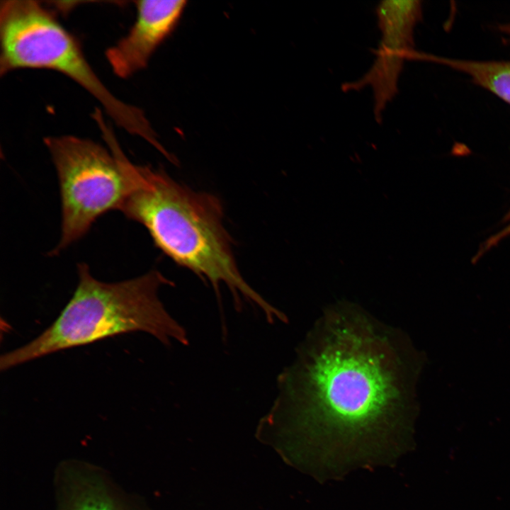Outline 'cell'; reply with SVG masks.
Returning a JSON list of instances; mask_svg holds the SVG:
<instances>
[{"mask_svg":"<svg viewBox=\"0 0 510 510\" xmlns=\"http://www.w3.org/2000/svg\"><path fill=\"white\" fill-rule=\"evenodd\" d=\"M504 226L495 234L484 240L474 256L472 261L477 262L484 254L497 246L500 242L510 236V209L503 219Z\"/></svg>","mask_w":510,"mask_h":510,"instance_id":"obj_10","label":"cell"},{"mask_svg":"<svg viewBox=\"0 0 510 510\" xmlns=\"http://www.w3.org/2000/svg\"><path fill=\"white\" fill-rule=\"evenodd\" d=\"M187 3L185 0L135 1V21L126 35L106 51L114 74L126 79L145 68L153 53L177 27Z\"/></svg>","mask_w":510,"mask_h":510,"instance_id":"obj_8","label":"cell"},{"mask_svg":"<svg viewBox=\"0 0 510 510\" xmlns=\"http://www.w3.org/2000/svg\"><path fill=\"white\" fill-rule=\"evenodd\" d=\"M44 142L56 169L61 200V235L50 252L53 256L82 238L101 215L119 210L127 184L108 148L70 135L47 137Z\"/></svg>","mask_w":510,"mask_h":510,"instance_id":"obj_5","label":"cell"},{"mask_svg":"<svg viewBox=\"0 0 510 510\" xmlns=\"http://www.w3.org/2000/svg\"><path fill=\"white\" fill-rule=\"evenodd\" d=\"M380 44L374 62L361 78L342 85L344 91L366 86L373 94L375 119L380 123L384 110L398 92V81L404 62L414 50V28L422 18L419 0H384L376 7Z\"/></svg>","mask_w":510,"mask_h":510,"instance_id":"obj_6","label":"cell"},{"mask_svg":"<svg viewBox=\"0 0 510 510\" xmlns=\"http://www.w3.org/2000/svg\"><path fill=\"white\" fill-rule=\"evenodd\" d=\"M53 487L55 510H152L106 469L82 459L62 460L55 470Z\"/></svg>","mask_w":510,"mask_h":510,"instance_id":"obj_7","label":"cell"},{"mask_svg":"<svg viewBox=\"0 0 510 510\" xmlns=\"http://www.w3.org/2000/svg\"><path fill=\"white\" fill-rule=\"evenodd\" d=\"M414 60L436 62L466 74L475 84L510 104V62L452 59L419 52Z\"/></svg>","mask_w":510,"mask_h":510,"instance_id":"obj_9","label":"cell"},{"mask_svg":"<svg viewBox=\"0 0 510 510\" xmlns=\"http://www.w3.org/2000/svg\"><path fill=\"white\" fill-rule=\"evenodd\" d=\"M77 273V286L57 319L33 340L3 354L1 370L129 332H146L166 346L188 344L186 330L159 298V289L173 284L159 271L115 283L96 279L86 263L78 264Z\"/></svg>","mask_w":510,"mask_h":510,"instance_id":"obj_3","label":"cell"},{"mask_svg":"<svg viewBox=\"0 0 510 510\" xmlns=\"http://www.w3.org/2000/svg\"><path fill=\"white\" fill-rule=\"evenodd\" d=\"M0 45L1 76L20 69L60 72L94 96L116 125L163 150L143 111L108 89L86 60L79 40L40 2L1 1Z\"/></svg>","mask_w":510,"mask_h":510,"instance_id":"obj_4","label":"cell"},{"mask_svg":"<svg viewBox=\"0 0 510 510\" xmlns=\"http://www.w3.org/2000/svg\"><path fill=\"white\" fill-rule=\"evenodd\" d=\"M499 30L505 34L510 41V23L499 25L498 27Z\"/></svg>","mask_w":510,"mask_h":510,"instance_id":"obj_11","label":"cell"},{"mask_svg":"<svg viewBox=\"0 0 510 510\" xmlns=\"http://www.w3.org/2000/svg\"><path fill=\"white\" fill-rule=\"evenodd\" d=\"M113 154L127 184L119 211L143 225L155 246L172 261L208 280L217 296L223 283L238 307L242 295L266 317L272 316L276 308L248 285L238 269L220 200L181 185L163 170L132 164L120 147Z\"/></svg>","mask_w":510,"mask_h":510,"instance_id":"obj_2","label":"cell"},{"mask_svg":"<svg viewBox=\"0 0 510 510\" xmlns=\"http://www.w3.org/2000/svg\"><path fill=\"white\" fill-rule=\"evenodd\" d=\"M404 346L358 306L329 307L279 375L256 437L317 478L392 463L409 442Z\"/></svg>","mask_w":510,"mask_h":510,"instance_id":"obj_1","label":"cell"}]
</instances>
